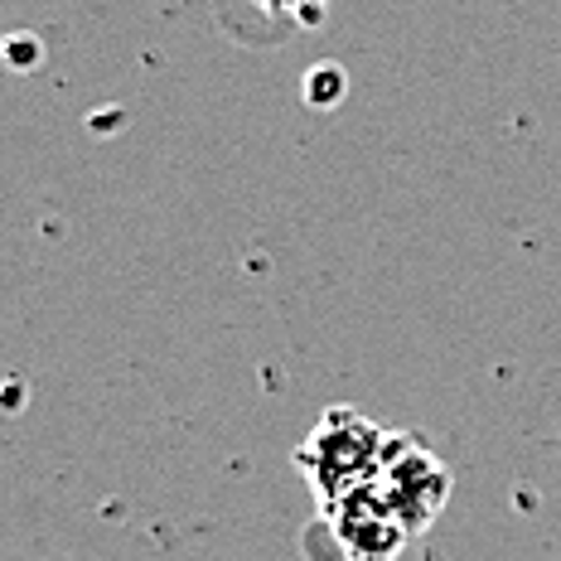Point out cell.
Returning <instances> with one entry per match:
<instances>
[{
	"instance_id": "2",
	"label": "cell",
	"mask_w": 561,
	"mask_h": 561,
	"mask_svg": "<svg viewBox=\"0 0 561 561\" xmlns=\"http://www.w3.org/2000/svg\"><path fill=\"white\" fill-rule=\"evenodd\" d=\"M373 489H378V499L392 508V518L407 528V537H416V533L431 528V518H436L440 504H446L450 474L421 440L388 436L378 474H373Z\"/></svg>"
},
{
	"instance_id": "5",
	"label": "cell",
	"mask_w": 561,
	"mask_h": 561,
	"mask_svg": "<svg viewBox=\"0 0 561 561\" xmlns=\"http://www.w3.org/2000/svg\"><path fill=\"white\" fill-rule=\"evenodd\" d=\"M344 92H348V78H344V68L339 64H314L310 73H306V102L310 107H339L344 102Z\"/></svg>"
},
{
	"instance_id": "1",
	"label": "cell",
	"mask_w": 561,
	"mask_h": 561,
	"mask_svg": "<svg viewBox=\"0 0 561 561\" xmlns=\"http://www.w3.org/2000/svg\"><path fill=\"white\" fill-rule=\"evenodd\" d=\"M382 446H388V436L373 421L348 412V407H334V412L320 416V426L296 450V460L314 484V494H320V504H334V499L354 494V489H364L378 474Z\"/></svg>"
},
{
	"instance_id": "4",
	"label": "cell",
	"mask_w": 561,
	"mask_h": 561,
	"mask_svg": "<svg viewBox=\"0 0 561 561\" xmlns=\"http://www.w3.org/2000/svg\"><path fill=\"white\" fill-rule=\"evenodd\" d=\"M330 10V0H214V15L232 39L276 44L286 34L314 30Z\"/></svg>"
},
{
	"instance_id": "3",
	"label": "cell",
	"mask_w": 561,
	"mask_h": 561,
	"mask_svg": "<svg viewBox=\"0 0 561 561\" xmlns=\"http://www.w3.org/2000/svg\"><path fill=\"white\" fill-rule=\"evenodd\" d=\"M324 523L339 537V552L348 561H392L407 547V528L392 518V508L378 499L373 479L354 494L324 504Z\"/></svg>"
}]
</instances>
